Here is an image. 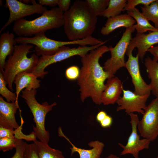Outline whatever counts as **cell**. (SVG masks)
I'll return each instance as SVG.
<instances>
[{
    "label": "cell",
    "instance_id": "cell-9",
    "mask_svg": "<svg viewBox=\"0 0 158 158\" xmlns=\"http://www.w3.org/2000/svg\"><path fill=\"white\" fill-rule=\"evenodd\" d=\"M138 128L140 135L150 141L158 136V96L146 106Z\"/></svg>",
    "mask_w": 158,
    "mask_h": 158
},
{
    "label": "cell",
    "instance_id": "cell-24",
    "mask_svg": "<svg viewBox=\"0 0 158 158\" xmlns=\"http://www.w3.org/2000/svg\"><path fill=\"white\" fill-rule=\"evenodd\" d=\"M128 0H110L102 16L108 18L121 14L124 12Z\"/></svg>",
    "mask_w": 158,
    "mask_h": 158
},
{
    "label": "cell",
    "instance_id": "cell-18",
    "mask_svg": "<svg viewBox=\"0 0 158 158\" xmlns=\"http://www.w3.org/2000/svg\"><path fill=\"white\" fill-rule=\"evenodd\" d=\"M135 20L128 14H121L107 18L104 26L100 30L101 34L107 35L117 29L125 27L126 28L133 26L135 23Z\"/></svg>",
    "mask_w": 158,
    "mask_h": 158
},
{
    "label": "cell",
    "instance_id": "cell-34",
    "mask_svg": "<svg viewBox=\"0 0 158 158\" xmlns=\"http://www.w3.org/2000/svg\"><path fill=\"white\" fill-rule=\"evenodd\" d=\"M70 0H58L57 5L59 8L64 13L70 8L71 4Z\"/></svg>",
    "mask_w": 158,
    "mask_h": 158
},
{
    "label": "cell",
    "instance_id": "cell-28",
    "mask_svg": "<svg viewBox=\"0 0 158 158\" xmlns=\"http://www.w3.org/2000/svg\"><path fill=\"white\" fill-rule=\"evenodd\" d=\"M18 139L7 137L0 138V150L5 152L15 148Z\"/></svg>",
    "mask_w": 158,
    "mask_h": 158
},
{
    "label": "cell",
    "instance_id": "cell-10",
    "mask_svg": "<svg viewBox=\"0 0 158 158\" xmlns=\"http://www.w3.org/2000/svg\"><path fill=\"white\" fill-rule=\"evenodd\" d=\"M5 6L9 10V16L1 29L0 33L13 22L34 14H42L47 10L46 7L36 3L35 0L32 4L29 5L16 0H6Z\"/></svg>",
    "mask_w": 158,
    "mask_h": 158
},
{
    "label": "cell",
    "instance_id": "cell-38",
    "mask_svg": "<svg viewBox=\"0 0 158 158\" xmlns=\"http://www.w3.org/2000/svg\"><path fill=\"white\" fill-rule=\"evenodd\" d=\"M107 115L105 111L103 110L100 111L97 113L96 115V120L99 123L105 118Z\"/></svg>",
    "mask_w": 158,
    "mask_h": 158
},
{
    "label": "cell",
    "instance_id": "cell-39",
    "mask_svg": "<svg viewBox=\"0 0 158 158\" xmlns=\"http://www.w3.org/2000/svg\"><path fill=\"white\" fill-rule=\"evenodd\" d=\"M106 158H120L115 155L111 154L109 155Z\"/></svg>",
    "mask_w": 158,
    "mask_h": 158
},
{
    "label": "cell",
    "instance_id": "cell-22",
    "mask_svg": "<svg viewBox=\"0 0 158 158\" xmlns=\"http://www.w3.org/2000/svg\"><path fill=\"white\" fill-rule=\"evenodd\" d=\"M127 13L136 22L137 24L133 26L137 33L142 34L147 31H153L158 29L150 23L137 8H135L132 11H127Z\"/></svg>",
    "mask_w": 158,
    "mask_h": 158
},
{
    "label": "cell",
    "instance_id": "cell-15",
    "mask_svg": "<svg viewBox=\"0 0 158 158\" xmlns=\"http://www.w3.org/2000/svg\"><path fill=\"white\" fill-rule=\"evenodd\" d=\"M19 108L18 102H8L5 101L2 96L0 97V126L14 130L20 126L15 116Z\"/></svg>",
    "mask_w": 158,
    "mask_h": 158
},
{
    "label": "cell",
    "instance_id": "cell-31",
    "mask_svg": "<svg viewBox=\"0 0 158 158\" xmlns=\"http://www.w3.org/2000/svg\"><path fill=\"white\" fill-rule=\"evenodd\" d=\"M26 143L22 140L18 139L15 153L11 158H25V152Z\"/></svg>",
    "mask_w": 158,
    "mask_h": 158
},
{
    "label": "cell",
    "instance_id": "cell-7",
    "mask_svg": "<svg viewBox=\"0 0 158 158\" xmlns=\"http://www.w3.org/2000/svg\"><path fill=\"white\" fill-rule=\"evenodd\" d=\"M107 42L104 41L102 43L92 46H79L77 47L73 48L67 46H63L53 54L41 56L39 58L36 66L31 73L37 78H43L48 73V71H44L45 68L48 66L75 56H79L81 57L91 50L104 45Z\"/></svg>",
    "mask_w": 158,
    "mask_h": 158
},
{
    "label": "cell",
    "instance_id": "cell-6",
    "mask_svg": "<svg viewBox=\"0 0 158 158\" xmlns=\"http://www.w3.org/2000/svg\"><path fill=\"white\" fill-rule=\"evenodd\" d=\"M15 40L18 44L35 45L36 54L38 56L52 55L63 46L70 45L87 46L90 45L92 42L89 37L73 41H57L48 38L44 32L37 34L32 37H18L15 38Z\"/></svg>",
    "mask_w": 158,
    "mask_h": 158
},
{
    "label": "cell",
    "instance_id": "cell-30",
    "mask_svg": "<svg viewBox=\"0 0 158 158\" xmlns=\"http://www.w3.org/2000/svg\"><path fill=\"white\" fill-rule=\"evenodd\" d=\"M155 0H128L127 1L124 11H127L133 10L135 6L139 4L144 6L148 5L151 4Z\"/></svg>",
    "mask_w": 158,
    "mask_h": 158
},
{
    "label": "cell",
    "instance_id": "cell-35",
    "mask_svg": "<svg viewBox=\"0 0 158 158\" xmlns=\"http://www.w3.org/2000/svg\"><path fill=\"white\" fill-rule=\"evenodd\" d=\"M113 123V118L109 115H107L105 118L99 123L101 126L103 128H110Z\"/></svg>",
    "mask_w": 158,
    "mask_h": 158
},
{
    "label": "cell",
    "instance_id": "cell-25",
    "mask_svg": "<svg viewBox=\"0 0 158 158\" xmlns=\"http://www.w3.org/2000/svg\"><path fill=\"white\" fill-rule=\"evenodd\" d=\"M140 7L142 14L149 21H152L155 28L158 29V0Z\"/></svg>",
    "mask_w": 158,
    "mask_h": 158
},
{
    "label": "cell",
    "instance_id": "cell-16",
    "mask_svg": "<svg viewBox=\"0 0 158 158\" xmlns=\"http://www.w3.org/2000/svg\"><path fill=\"white\" fill-rule=\"evenodd\" d=\"M123 83L116 77L107 79L101 96L102 104L106 105L116 103L123 90Z\"/></svg>",
    "mask_w": 158,
    "mask_h": 158
},
{
    "label": "cell",
    "instance_id": "cell-29",
    "mask_svg": "<svg viewBox=\"0 0 158 158\" xmlns=\"http://www.w3.org/2000/svg\"><path fill=\"white\" fill-rule=\"evenodd\" d=\"M80 73V69L76 66H73L68 68L66 70L65 75L66 78L70 81L78 80Z\"/></svg>",
    "mask_w": 158,
    "mask_h": 158
},
{
    "label": "cell",
    "instance_id": "cell-3",
    "mask_svg": "<svg viewBox=\"0 0 158 158\" xmlns=\"http://www.w3.org/2000/svg\"><path fill=\"white\" fill-rule=\"evenodd\" d=\"M64 13L58 7L46 10L40 16L32 20L24 18L15 22L13 32L18 37H28L64 25Z\"/></svg>",
    "mask_w": 158,
    "mask_h": 158
},
{
    "label": "cell",
    "instance_id": "cell-13",
    "mask_svg": "<svg viewBox=\"0 0 158 158\" xmlns=\"http://www.w3.org/2000/svg\"><path fill=\"white\" fill-rule=\"evenodd\" d=\"M127 56L128 60L126 62L125 66L131 76L132 82L134 87V92L137 95H144L150 93L151 87L143 80L141 75L139 63V57L137 54L133 56L132 52H130Z\"/></svg>",
    "mask_w": 158,
    "mask_h": 158
},
{
    "label": "cell",
    "instance_id": "cell-2",
    "mask_svg": "<svg viewBox=\"0 0 158 158\" xmlns=\"http://www.w3.org/2000/svg\"><path fill=\"white\" fill-rule=\"evenodd\" d=\"M64 32L70 41L82 40L92 36L97 17L91 12L85 1H75L64 13Z\"/></svg>",
    "mask_w": 158,
    "mask_h": 158
},
{
    "label": "cell",
    "instance_id": "cell-33",
    "mask_svg": "<svg viewBox=\"0 0 158 158\" xmlns=\"http://www.w3.org/2000/svg\"><path fill=\"white\" fill-rule=\"evenodd\" d=\"M5 137L15 138L14 136V130L0 126V138Z\"/></svg>",
    "mask_w": 158,
    "mask_h": 158
},
{
    "label": "cell",
    "instance_id": "cell-19",
    "mask_svg": "<svg viewBox=\"0 0 158 158\" xmlns=\"http://www.w3.org/2000/svg\"><path fill=\"white\" fill-rule=\"evenodd\" d=\"M17 43L15 36L9 31L1 34L0 37V72L4 71L6 59L7 56L13 53L15 46Z\"/></svg>",
    "mask_w": 158,
    "mask_h": 158
},
{
    "label": "cell",
    "instance_id": "cell-17",
    "mask_svg": "<svg viewBox=\"0 0 158 158\" xmlns=\"http://www.w3.org/2000/svg\"><path fill=\"white\" fill-rule=\"evenodd\" d=\"M58 133L59 136L64 138L71 145L72 147L70 148L71 155L76 152L78 153L80 158H100L104 146V144L102 142L98 140L92 141L88 143V145L92 148L85 150L75 146L63 133L60 127L58 129Z\"/></svg>",
    "mask_w": 158,
    "mask_h": 158
},
{
    "label": "cell",
    "instance_id": "cell-23",
    "mask_svg": "<svg viewBox=\"0 0 158 158\" xmlns=\"http://www.w3.org/2000/svg\"><path fill=\"white\" fill-rule=\"evenodd\" d=\"M33 142L39 158H65L61 151L51 148L48 143L37 140Z\"/></svg>",
    "mask_w": 158,
    "mask_h": 158
},
{
    "label": "cell",
    "instance_id": "cell-12",
    "mask_svg": "<svg viewBox=\"0 0 158 158\" xmlns=\"http://www.w3.org/2000/svg\"><path fill=\"white\" fill-rule=\"evenodd\" d=\"M122 92V96L116 102L118 105L116 111H118L125 110V112L128 114L137 112L143 115L146 107V103L150 93L140 95L130 90L124 89Z\"/></svg>",
    "mask_w": 158,
    "mask_h": 158
},
{
    "label": "cell",
    "instance_id": "cell-32",
    "mask_svg": "<svg viewBox=\"0 0 158 158\" xmlns=\"http://www.w3.org/2000/svg\"><path fill=\"white\" fill-rule=\"evenodd\" d=\"M25 154V158H39L34 143H26Z\"/></svg>",
    "mask_w": 158,
    "mask_h": 158
},
{
    "label": "cell",
    "instance_id": "cell-1",
    "mask_svg": "<svg viewBox=\"0 0 158 158\" xmlns=\"http://www.w3.org/2000/svg\"><path fill=\"white\" fill-rule=\"evenodd\" d=\"M109 51V47L104 45L81 57L82 66L77 83L82 102L90 97L96 104H102L101 96L105 88L104 82L114 77L105 71L99 62L102 56Z\"/></svg>",
    "mask_w": 158,
    "mask_h": 158
},
{
    "label": "cell",
    "instance_id": "cell-20",
    "mask_svg": "<svg viewBox=\"0 0 158 158\" xmlns=\"http://www.w3.org/2000/svg\"><path fill=\"white\" fill-rule=\"evenodd\" d=\"M31 73L23 72L18 74L14 78L16 92L18 101L20 93L24 88L28 90L36 89L40 86V80Z\"/></svg>",
    "mask_w": 158,
    "mask_h": 158
},
{
    "label": "cell",
    "instance_id": "cell-26",
    "mask_svg": "<svg viewBox=\"0 0 158 158\" xmlns=\"http://www.w3.org/2000/svg\"><path fill=\"white\" fill-rule=\"evenodd\" d=\"M88 6L96 16H102L108 6L109 0H86Z\"/></svg>",
    "mask_w": 158,
    "mask_h": 158
},
{
    "label": "cell",
    "instance_id": "cell-8",
    "mask_svg": "<svg viewBox=\"0 0 158 158\" xmlns=\"http://www.w3.org/2000/svg\"><path fill=\"white\" fill-rule=\"evenodd\" d=\"M135 30L133 26L126 28L116 45L114 47L112 46L109 47L111 56L105 62L103 67L114 77L118 70L125 66V54L132 38V33Z\"/></svg>",
    "mask_w": 158,
    "mask_h": 158
},
{
    "label": "cell",
    "instance_id": "cell-27",
    "mask_svg": "<svg viewBox=\"0 0 158 158\" xmlns=\"http://www.w3.org/2000/svg\"><path fill=\"white\" fill-rule=\"evenodd\" d=\"M6 83L4 79L2 73L0 72V94L8 102H16L17 96L16 93L12 92L6 87Z\"/></svg>",
    "mask_w": 158,
    "mask_h": 158
},
{
    "label": "cell",
    "instance_id": "cell-37",
    "mask_svg": "<svg viewBox=\"0 0 158 158\" xmlns=\"http://www.w3.org/2000/svg\"><path fill=\"white\" fill-rule=\"evenodd\" d=\"M147 52L152 55L153 58L158 61V45L152 47L148 50Z\"/></svg>",
    "mask_w": 158,
    "mask_h": 158
},
{
    "label": "cell",
    "instance_id": "cell-36",
    "mask_svg": "<svg viewBox=\"0 0 158 158\" xmlns=\"http://www.w3.org/2000/svg\"><path fill=\"white\" fill-rule=\"evenodd\" d=\"M58 0H39L38 3L41 5L49 6L53 8L57 5Z\"/></svg>",
    "mask_w": 158,
    "mask_h": 158
},
{
    "label": "cell",
    "instance_id": "cell-11",
    "mask_svg": "<svg viewBox=\"0 0 158 158\" xmlns=\"http://www.w3.org/2000/svg\"><path fill=\"white\" fill-rule=\"evenodd\" d=\"M129 115L130 118V123L131 126L132 131L125 146L118 143V145L123 149L120 155L131 154L135 158H139L140 151L144 149H148L151 141L145 138L140 139L137 130L139 121L138 116L137 114L133 113H130Z\"/></svg>",
    "mask_w": 158,
    "mask_h": 158
},
{
    "label": "cell",
    "instance_id": "cell-21",
    "mask_svg": "<svg viewBox=\"0 0 158 158\" xmlns=\"http://www.w3.org/2000/svg\"><path fill=\"white\" fill-rule=\"evenodd\" d=\"M158 61L153 58L148 56L145 59V65L148 74V77L151 80L149 84L151 91L156 97L158 96Z\"/></svg>",
    "mask_w": 158,
    "mask_h": 158
},
{
    "label": "cell",
    "instance_id": "cell-14",
    "mask_svg": "<svg viewBox=\"0 0 158 158\" xmlns=\"http://www.w3.org/2000/svg\"><path fill=\"white\" fill-rule=\"evenodd\" d=\"M158 44V29L155 31H149L148 34L137 33L132 38L126 51V55L137 48L139 58L143 60L146 52L151 47Z\"/></svg>",
    "mask_w": 158,
    "mask_h": 158
},
{
    "label": "cell",
    "instance_id": "cell-5",
    "mask_svg": "<svg viewBox=\"0 0 158 158\" xmlns=\"http://www.w3.org/2000/svg\"><path fill=\"white\" fill-rule=\"evenodd\" d=\"M36 89L28 90L25 89L22 91L21 97L25 100L33 117L35 126H33V131L39 140L48 143L50 137L49 132L46 129L45 122L46 116L51 111L54 107L57 105L56 102L49 104L47 102L40 104L36 99Z\"/></svg>",
    "mask_w": 158,
    "mask_h": 158
},
{
    "label": "cell",
    "instance_id": "cell-4",
    "mask_svg": "<svg viewBox=\"0 0 158 158\" xmlns=\"http://www.w3.org/2000/svg\"><path fill=\"white\" fill-rule=\"evenodd\" d=\"M33 46L28 44L16 45L13 54L6 61L2 73L8 88L13 91L15 77L18 73L25 72L31 73L36 66L39 58L36 54L32 53L30 57L28 54Z\"/></svg>",
    "mask_w": 158,
    "mask_h": 158
}]
</instances>
